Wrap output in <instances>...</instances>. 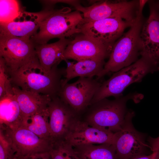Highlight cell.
<instances>
[{
  "label": "cell",
  "mask_w": 159,
  "mask_h": 159,
  "mask_svg": "<svg viewBox=\"0 0 159 159\" xmlns=\"http://www.w3.org/2000/svg\"><path fill=\"white\" fill-rule=\"evenodd\" d=\"M0 125L11 129L21 127L23 119L11 82L6 85L4 94L0 97Z\"/></svg>",
  "instance_id": "e0dca14e"
},
{
  "label": "cell",
  "mask_w": 159,
  "mask_h": 159,
  "mask_svg": "<svg viewBox=\"0 0 159 159\" xmlns=\"http://www.w3.org/2000/svg\"><path fill=\"white\" fill-rule=\"evenodd\" d=\"M150 13L141 34V56L159 67V10L155 1H148Z\"/></svg>",
  "instance_id": "5bb4252c"
},
{
  "label": "cell",
  "mask_w": 159,
  "mask_h": 159,
  "mask_svg": "<svg viewBox=\"0 0 159 159\" xmlns=\"http://www.w3.org/2000/svg\"><path fill=\"white\" fill-rule=\"evenodd\" d=\"M74 6L77 10L82 13L83 19L86 20L97 21L120 18L134 22L138 11L139 0L105 1L88 7H84L80 3Z\"/></svg>",
  "instance_id": "52a82bcc"
},
{
  "label": "cell",
  "mask_w": 159,
  "mask_h": 159,
  "mask_svg": "<svg viewBox=\"0 0 159 159\" xmlns=\"http://www.w3.org/2000/svg\"><path fill=\"white\" fill-rule=\"evenodd\" d=\"M159 70V67L146 57L141 56L135 62L115 72L101 83L90 105L110 96L116 98L122 96V92L129 85L140 82L147 74Z\"/></svg>",
  "instance_id": "277c9868"
},
{
  "label": "cell",
  "mask_w": 159,
  "mask_h": 159,
  "mask_svg": "<svg viewBox=\"0 0 159 159\" xmlns=\"http://www.w3.org/2000/svg\"><path fill=\"white\" fill-rule=\"evenodd\" d=\"M70 40L66 38L59 39L50 44H34L37 56L40 65L47 73L65 60L64 54Z\"/></svg>",
  "instance_id": "ac0fdd59"
},
{
  "label": "cell",
  "mask_w": 159,
  "mask_h": 159,
  "mask_svg": "<svg viewBox=\"0 0 159 159\" xmlns=\"http://www.w3.org/2000/svg\"><path fill=\"white\" fill-rule=\"evenodd\" d=\"M155 3L157 6L159 10V1L155 2Z\"/></svg>",
  "instance_id": "f546056e"
},
{
  "label": "cell",
  "mask_w": 159,
  "mask_h": 159,
  "mask_svg": "<svg viewBox=\"0 0 159 159\" xmlns=\"http://www.w3.org/2000/svg\"><path fill=\"white\" fill-rule=\"evenodd\" d=\"M37 57L35 45L30 39L0 35V57L8 71H14Z\"/></svg>",
  "instance_id": "30bf717a"
},
{
  "label": "cell",
  "mask_w": 159,
  "mask_h": 159,
  "mask_svg": "<svg viewBox=\"0 0 159 159\" xmlns=\"http://www.w3.org/2000/svg\"><path fill=\"white\" fill-rule=\"evenodd\" d=\"M7 72L12 85L51 98L58 96L62 87V78L65 75V69L58 68L57 66L46 72L37 57L16 70Z\"/></svg>",
  "instance_id": "6da1fadb"
},
{
  "label": "cell",
  "mask_w": 159,
  "mask_h": 159,
  "mask_svg": "<svg viewBox=\"0 0 159 159\" xmlns=\"http://www.w3.org/2000/svg\"><path fill=\"white\" fill-rule=\"evenodd\" d=\"M55 10L51 6L37 12L23 10L12 21L0 23V35L30 39L37 33L42 21Z\"/></svg>",
  "instance_id": "8fae6325"
},
{
  "label": "cell",
  "mask_w": 159,
  "mask_h": 159,
  "mask_svg": "<svg viewBox=\"0 0 159 159\" xmlns=\"http://www.w3.org/2000/svg\"><path fill=\"white\" fill-rule=\"evenodd\" d=\"M135 21L130 22L120 18L97 21L83 19L78 25V29L79 33L93 38L111 50L114 43L122 35L125 29L130 28Z\"/></svg>",
  "instance_id": "ba28073f"
},
{
  "label": "cell",
  "mask_w": 159,
  "mask_h": 159,
  "mask_svg": "<svg viewBox=\"0 0 159 159\" xmlns=\"http://www.w3.org/2000/svg\"><path fill=\"white\" fill-rule=\"evenodd\" d=\"M47 108L52 140L64 139L74 121L79 116L58 96L51 98Z\"/></svg>",
  "instance_id": "9a60e30c"
},
{
  "label": "cell",
  "mask_w": 159,
  "mask_h": 159,
  "mask_svg": "<svg viewBox=\"0 0 159 159\" xmlns=\"http://www.w3.org/2000/svg\"><path fill=\"white\" fill-rule=\"evenodd\" d=\"M83 19L80 11H72L70 8L55 9L42 21L39 32L30 40L34 44H45L53 38L60 39L79 34L78 26Z\"/></svg>",
  "instance_id": "5b68a950"
},
{
  "label": "cell",
  "mask_w": 159,
  "mask_h": 159,
  "mask_svg": "<svg viewBox=\"0 0 159 159\" xmlns=\"http://www.w3.org/2000/svg\"><path fill=\"white\" fill-rule=\"evenodd\" d=\"M134 159H159V150L151 154Z\"/></svg>",
  "instance_id": "83f0119b"
},
{
  "label": "cell",
  "mask_w": 159,
  "mask_h": 159,
  "mask_svg": "<svg viewBox=\"0 0 159 159\" xmlns=\"http://www.w3.org/2000/svg\"><path fill=\"white\" fill-rule=\"evenodd\" d=\"M16 154L10 139L0 127V159H15Z\"/></svg>",
  "instance_id": "d4e9b609"
},
{
  "label": "cell",
  "mask_w": 159,
  "mask_h": 159,
  "mask_svg": "<svg viewBox=\"0 0 159 159\" xmlns=\"http://www.w3.org/2000/svg\"><path fill=\"white\" fill-rule=\"evenodd\" d=\"M134 112L128 110L120 130L115 134L113 145L116 159H134L153 152L147 142L145 133L137 130L132 120Z\"/></svg>",
  "instance_id": "8992f818"
},
{
  "label": "cell",
  "mask_w": 159,
  "mask_h": 159,
  "mask_svg": "<svg viewBox=\"0 0 159 159\" xmlns=\"http://www.w3.org/2000/svg\"><path fill=\"white\" fill-rule=\"evenodd\" d=\"M10 81L7 67L4 59L0 57V97L5 93L6 86Z\"/></svg>",
  "instance_id": "484cf974"
},
{
  "label": "cell",
  "mask_w": 159,
  "mask_h": 159,
  "mask_svg": "<svg viewBox=\"0 0 159 159\" xmlns=\"http://www.w3.org/2000/svg\"><path fill=\"white\" fill-rule=\"evenodd\" d=\"M12 89L19 104L23 121L35 113L47 108L51 99L49 96L24 90L15 86L12 85Z\"/></svg>",
  "instance_id": "d6986e66"
},
{
  "label": "cell",
  "mask_w": 159,
  "mask_h": 159,
  "mask_svg": "<svg viewBox=\"0 0 159 159\" xmlns=\"http://www.w3.org/2000/svg\"><path fill=\"white\" fill-rule=\"evenodd\" d=\"M101 84L93 77H80L62 87L58 96L80 116L90 105Z\"/></svg>",
  "instance_id": "9c48e42d"
},
{
  "label": "cell",
  "mask_w": 159,
  "mask_h": 159,
  "mask_svg": "<svg viewBox=\"0 0 159 159\" xmlns=\"http://www.w3.org/2000/svg\"><path fill=\"white\" fill-rule=\"evenodd\" d=\"M145 20L143 13H138L129 29L114 43L98 80L110 72H116L137 61L141 51L140 34Z\"/></svg>",
  "instance_id": "3957f363"
},
{
  "label": "cell",
  "mask_w": 159,
  "mask_h": 159,
  "mask_svg": "<svg viewBox=\"0 0 159 159\" xmlns=\"http://www.w3.org/2000/svg\"><path fill=\"white\" fill-rule=\"evenodd\" d=\"M105 64V60L94 59L77 61L75 63L68 62L65 69V78L62 80V87L76 77H97L102 71Z\"/></svg>",
  "instance_id": "ffe728a7"
},
{
  "label": "cell",
  "mask_w": 159,
  "mask_h": 159,
  "mask_svg": "<svg viewBox=\"0 0 159 159\" xmlns=\"http://www.w3.org/2000/svg\"><path fill=\"white\" fill-rule=\"evenodd\" d=\"M0 127L11 140L17 155L30 157L50 150L52 140L42 138L23 127L11 129L0 125Z\"/></svg>",
  "instance_id": "7c38bea8"
},
{
  "label": "cell",
  "mask_w": 159,
  "mask_h": 159,
  "mask_svg": "<svg viewBox=\"0 0 159 159\" xmlns=\"http://www.w3.org/2000/svg\"><path fill=\"white\" fill-rule=\"evenodd\" d=\"M21 126L26 128L42 138L52 140L47 108L35 113L24 121Z\"/></svg>",
  "instance_id": "7402d4cb"
},
{
  "label": "cell",
  "mask_w": 159,
  "mask_h": 159,
  "mask_svg": "<svg viewBox=\"0 0 159 159\" xmlns=\"http://www.w3.org/2000/svg\"><path fill=\"white\" fill-rule=\"evenodd\" d=\"M78 159H116L113 144H85L72 146Z\"/></svg>",
  "instance_id": "44dd1931"
},
{
  "label": "cell",
  "mask_w": 159,
  "mask_h": 159,
  "mask_svg": "<svg viewBox=\"0 0 159 159\" xmlns=\"http://www.w3.org/2000/svg\"><path fill=\"white\" fill-rule=\"evenodd\" d=\"M29 157L16 155L15 159H29Z\"/></svg>",
  "instance_id": "f1b7e54d"
},
{
  "label": "cell",
  "mask_w": 159,
  "mask_h": 159,
  "mask_svg": "<svg viewBox=\"0 0 159 159\" xmlns=\"http://www.w3.org/2000/svg\"><path fill=\"white\" fill-rule=\"evenodd\" d=\"M49 152L52 159H78L73 147L64 139L53 140Z\"/></svg>",
  "instance_id": "603a6c76"
},
{
  "label": "cell",
  "mask_w": 159,
  "mask_h": 159,
  "mask_svg": "<svg viewBox=\"0 0 159 159\" xmlns=\"http://www.w3.org/2000/svg\"><path fill=\"white\" fill-rule=\"evenodd\" d=\"M137 96L130 93L113 100L104 98L90 105L80 117L90 126L115 133L120 130L128 111L127 102Z\"/></svg>",
  "instance_id": "7a4b0ae2"
},
{
  "label": "cell",
  "mask_w": 159,
  "mask_h": 159,
  "mask_svg": "<svg viewBox=\"0 0 159 159\" xmlns=\"http://www.w3.org/2000/svg\"><path fill=\"white\" fill-rule=\"evenodd\" d=\"M111 50L102 43L82 33L77 34L70 40L64 57L77 61L87 60H104L109 56Z\"/></svg>",
  "instance_id": "4fadbf2b"
},
{
  "label": "cell",
  "mask_w": 159,
  "mask_h": 159,
  "mask_svg": "<svg viewBox=\"0 0 159 159\" xmlns=\"http://www.w3.org/2000/svg\"><path fill=\"white\" fill-rule=\"evenodd\" d=\"M29 159H52L50 152L37 154L30 157Z\"/></svg>",
  "instance_id": "4316f807"
},
{
  "label": "cell",
  "mask_w": 159,
  "mask_h": 159,
  "mask_svg": "<svg viewBox=\"0 0 159 159\" xmlns=\"http://www.w3.org/2000/svg\"><path fill=\"white\" fill-rule=\"evenodd\" d=\"M115 134L89 125L79 116L75 119L64 140L72 146L85 144H113Z\"/></svg>",
  "instance_id": "2e32d148"
},
{
  "label": "cell",
  "mask_w": 159,
  "mask_h": 159,
  "mask_svg": "<svg viewBox=\"0 0 159 159\" xmlns=\"http://www.w3.org/2000/svg\"><path fill=\"white\" fill-rule=\"evenodd\" d=\"M23 10L18 1L0 0V23L10 22L16 18Z\"/></svg>",
  "instance_id": "cb8c5ba5"
}]
</instances>
